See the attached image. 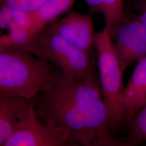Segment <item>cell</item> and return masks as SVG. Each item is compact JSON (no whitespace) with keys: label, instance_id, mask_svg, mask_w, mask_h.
<instances>
[{"label":"cell","instance_id":"1","mask_svg":"<svg viewBox=\"0 0 146 146\" xmlns=\"http://www.w3.org/2000/svg\"><path fill=\"white\" fill-rule=\"evenodd\" d=\"M101 87L57 72L52 85L33 98L37 117L76 146H125L110 134Z\"/></svg>","mask_w":146,"mask_h":146},{"label":"cell","instance_id":"2","mask_svg":"<svg viewBox=\"0 0 146 146\" xmlns=\"http://www.w3.org/2000/svg\"><path fill=\"white\" fill-rule=\"evenodd\" d=\"M11 46H0V93L28 99L45 93L58 72L47 60Z\"/></svg>","mask_w":146,"mask_h":146},{"label":"cell","instance_id":"3","mask_svg":"<svg viewBox=\"0 0 146 146\" xmlns=\"http://www.w3.org/2000/svg\"><path fill=\"white\" fill-rule=\"evenodd\" d=\"M25 50L54 64L66 76L101 87L97 78L94 60L47 26L34 37Z\"/></svg>","mask_w":146,"mask_h":146},{"label":"cell","instance_id":"4","mask_svg":"<svg viewBox=\"0 0 146 146\" xmlns=\"http://www.w3.org/2000/svg\"><path fill=\"white\" fill-rule=\"evenodd\" d=\"M96 50L100 81L110 131L128 123L122 84V70L110 32L104 28L96 34Z\"/></svg>","mask_w":146,"mask_h":146},{"label":"cell","instance_id":"5","mask_svg":"<svg viewBox=\"0 0 146 146\" xmlns=\"http://www.w3.org/2000/svg\"><path fill=\"white\" fill-rule=\"evenodd\" d=\"M110 34L123 72L146 56V29L137 16L125 17Z\"/></svg>","mask_w":146,"mask_h":146},{"label":"cell","instance_id":"6","mask_svg":"<svg viewBox=\"0 0 146 146\" xmlns=\"http://www.w3.org/2000/svg\"><path fill=\"white\" fill-rule=\"evenodd\" d=\"M48 27L53 32L94 60L96 34L91 16L69 11L64 17Z\"/></svg>","mask_w":146,"mask_h":146},{"label":"cell","instance_id":"7","mask_svg":"<svg viewBox=\"0 0 146 146\" xmlns=\"http://www.w3.org/2000/svg\"><path fill=\"white\" fill-rule=\"evenodd\" d=\"M5 146H76L59 131L37 117L35 110L6 142Z\"/></svg>","mask_w":146,"mask_h":146},{"label":"cell","instance_id":"8","mask_svg":"<svg viewBox=\"0 0 146 146\" xmlns=\"http://www.w3.org/2000/svg\"><path fill=\"white\" fill-rule=\"evenodd\" d=\"M33 98L0 93V146H5L34 110Z\"/></svg>","mask_w":146,"mask_h":146},{"label":"cell","instance_id":"9","mask_svg":"<svg viewBox=\"0 0 146 146\" xmlns=\"http://www.w3.org/2000/svg\"><path fill=\"white\" fill-rule=\"evenodd\" d=\"M128 123L146 105V56L140 59L125 88Z\"/></svg>","mask_w":146,"mask_h":146},{"label":"cell","instance_id":"10","mask_svg":"<svg viewBox=\"0 0 146 146\" xmlns=\"http://www.w3.org/2000/svg\"><path fill=\"white\" fill-rule=\"evenodd\" d=\"M77 0H47L31 13L33 29L37 34L58 16L68 12Z\"/></svg>","mask_w":146,"mask_h":146},{"label":"cell","instance_id":"11","mask_svg":"<svg viewBox=\"0 0 146 146\" xmlns=\"http://www.w3.org/2000/svg\"><path fill=\"white\" fill-rule=\"evenodd\" d=\"M126 131L128 146L146 142V105L127 124Z\"/></svg>","mask_w":146,"mask_h":146},{"label":"cell","instance_id":"12","mask_svg":"<svg viewBox=\"0 0 146 146\" xmlns=\"http://www.w3.org/2000/svg\"><path fill=\"white\" fill-rule=\"evenodd\" d=\"M102 14L105 27L110 33L112 31L125 16L123 10L124 0H102Z\"/></svg>","mask_w":146,"mask_h":146},{"label":"cell","instance_id":"13","mask_svg":"<svg viewBox=\"0 0 146 146\" xmlns=\"http://www.w3.org/2000/svg\"><path fill=\"white\" fill-rule=\"evenodd\" d=\"M47 0H0L1 5H6L12 9L29 13H34Z\"/></svg>","mask_w":146,"mask_h":146},{"label":"cell","instance_id":"14","mask_svg":"<svg viewBox=\"0 0 146 146\" xmlns=\"http://www.w3.org/2000/svg\"><path fill=\"white\" fill-rule=\"evenodd\" d=\"M13 25V9L4 5H0V28L10 29Z\"/></svg>","mask_w":146,"mask_h":146},{"label":"cell","instance_id":"15","mask_svg":"<svg viewBox=\"0 0 146 146\" xmlns=\"http://www.w3.org/2000/svg\"><path fill=\"white\" fill-rule=\"evenodd\" d=\"M135 5L137 17L146 29V0H137Z\"/></svg>","mask_w":146,"mask_h":146},{"label":"cell","instance_id":"16","mask_svg":"<svg viewBox=\"0 0 146 146\" xmlns=\"http://www.w3.org/2000/svg\"><path fill=\"white\" fill-rule=\"evenodd\" d=\"M88 5L89 8L93 13H102V0H84Z\"/></svg>","mask_w":146,"mask_h":146}]
</instances>
